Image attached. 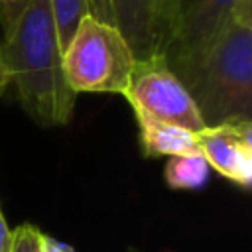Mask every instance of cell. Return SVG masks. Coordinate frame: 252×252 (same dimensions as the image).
I'll return each mask as SVG.
<instances>
[{"mask_svg":"<svg viewBox=\"0 0 252 252\" xmlns=\"http://www.w3.org/2000/svg\"><path fill=\"white\" fill-rule=\"evenodd\" d=\"M0 55L28 116L39 126H65L77 93L63 73V49L49 0H30L14 28L4 33Z\"/></svg>","mask_w":252,"mask_h":252,"instance_id":"cell-1","label":"cell"},{"mask_svg":"<svg viewBox=\"0 0 252 252\" xmlns=\"http://www.w3.org/2000/svg\"><path fill=\"white\" fill-rule=\"evenodd\" d=\"M185 89L205 126L252 120V22L234 18Z\"/></svg>","mask_w":252,"mask_h":252,"instance_id":"cell-2","label":"cell"},{"mask_svg":"<svg viewBox=\"0 0 252 252\" xmlns=\"http://www.w3.org/2000/svg\"><path fill=\"white\" fill-rule=\"evenodd\" d=\"M136 57L118 28L85 16L63 49V73L79 93L124 94Z\"/></svg>","mask_w":252,"mask_h":252,"instance_id":"cell-3","label":"cell"},{"mask_svg":"<svg viewBox=\"0 0 252 252\" xmlns=\"http://www.w3.org/2000/svg\"><path fill=\"white\" fill-rule=\"evenodd\" d=\"M238 0H173L161 55L185 85L234 20Z\"/></svg>","mask_w":252,"mask_h":252,"instance_id":"cell-4","label":"cell"},{"mask_svg":"<svg viewBox=\"0 0 252 252\" xmlns=\"http://www.w3.org/2000/svg\"><path fill=\"white\" fill-rule=\"evenodd\" d=\"M122 96L134 108L136 118L175 124L195 134L205 128L189 91L167 67L163 55L136 61Z\"/></svg>","mask_w":252,"mask_h":252,"instance_id":"cell-5","label":"cell"},{"mask_svg":"<svg viewBox=\"0 0 252 252\" xmlns=\"http://www.w3.org/2000/svg\"><path fill=\"white\" fill-rule=\"evenodd\" d=\"M173 0H87L89 16L120 30L136 61L161 55Z\"/></svg>","mask_w":252,"mask_h":252,"instance_id":"cell-6","label":"cell"},{"mask_svg":"<svg viewBox=\"0 0 252 252\" xmlns=\"http://www.w3.org/2000/svg\"><path fill=\"white\" fill-rule=\"evenodd\" d=\"M199 150L211 169L248 189L252 185V120H230L197 132Z\"/></svg>","mask_w":252,"mask_h":252,"instance_id":"cell-7","label":"cell"},{"mask_svg":"<svg viewBox=\"0 0 252 252\" xmlns=\"http://www.w3.org/2000/svg\"><path fill=\"white\" fill-rule=\"evenodd\" d=\"M140 126V144L146 158L159 156H183L191 152H201L197 134L167 122H158L150 118H136Z\"/></svg>","mask_w":252,"mask_h":252,"instance_id":"cell-8","label":"cell"},{"mask_svg":"<svg viewBox=\"0 0 252 252\" xmlns=\"http://www.w3.org/2000/svg\"><path fill=\"white\" fill-rule=\"evenodd\" d=\"M211 165L201 152L171 156L163 167L165 183L171 189H199L209 181Z\"/></svg>","mask_w":252,"mask_h":252,"instance_id":"cell-9","label":"cell"},{"mask_svg":"<svg viewBox=\"0 0 252 252\" xmlns=\"http://www.w3.org/2000/svg\"><path fill=\"white\" fill-rule=\"evenodd\" d=\"M49 4H51V14H53L61 49H65L79 22L85 16H89L87 0H49Z\"/></svg>","mask_w":252,"mask_h":252,"instance_id":"cell-10","label":"cell"},{"mask_svg":"<svg viewBox=\"0 0 252 252\" xmlns=\"http://www.w3.org/2000/svg\"><path fill=\"white\" fill-rule=\"evenodd\" d=\"M10 252H43V232L33 224H20L12 230Z\"/></svg>","mask_w":252,"mask_h":252,"instance_id":"cell-11","label":"cell"},{"mask_svg":"<svg viewBox=\"0 0 252 252\" xmlns=\"http://www.w3.org/2000/svg\"><path fill=\"white\" fill-rule=\"evenodd\" d=\"M30 4V0H0V26H2V33H8L14 24L18 22V18L22 16V12L26 10V6Z\"/></svg>","mask_w":252,"mask_h":252,"instance_id":"cell-12","label":"cell"},{"mask_svg":"<svg viewBox=\"0 0 252 252\" xmlns=\"http://www.w3.org/2000/svg\"><path fill=\"white\" fill-rule=\"evenodd\" d=\"M10 244H12V230L8 228L2 209H0V252H10Z\"/></svg>","mask_w":252,"mask_h":252,"instance_id":"cell-13","label":"cell"},{"mask_svg":"<svg viewBox=\"0 0 252 252\" xmlns=\"http://www.w3.org/2000/svg\"><path fill=\"white\" fill-rule=\"evenodd\" d=\"M43 252H75V250H73L71 246H67V244L55 240L53 236L43 234Z\"/></svg>","mask_w":252,"mask_h":252,"instance_id":"cell-14","label":"cell"},{"mask_svg":"<svg viewBox=\"0 0 252 252\" xmlns=\"http://www.w3.org/2000/svg\"><path fill=\"white\" fill-rule=\"evenodd\" d=\"M8 73H6V67H4V61H2V55H0V96L4 93V89L8 87Z\"/></svg>","mask_w":252,"mask_h":252,"instance_id":"cell-15","label":"cell"}]
</instances>
